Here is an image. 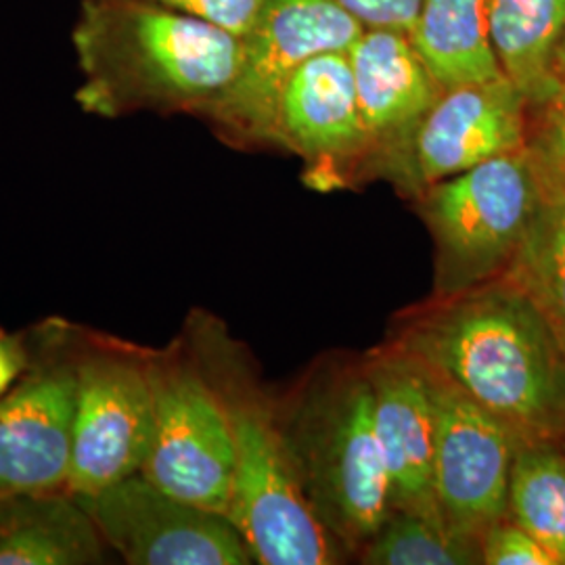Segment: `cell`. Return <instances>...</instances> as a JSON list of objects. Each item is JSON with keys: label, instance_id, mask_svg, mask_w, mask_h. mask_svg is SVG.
<instances>
[{"label": "cell", "instance_id": "obj_13", "mask_svg": "<svg viewBox=\"0 0 565 565\" xmlns=\"http://www.w3.org/2000/svg\"><path fill=\"white\" fill-rule=\"evenodd\" d=\"M375 401V431L392 511L445 525L434 484L436 425L422 363L396 343L364 364Z\"/></svg>", "mask_w": 565, "mask_h": 565}, {"label": "cell", "instance_id": "obj_19", "mask_svg": "<svg viewBox=\"0 0 565 565\" xmlns=\"http://www.w3.org/2000/svg\"><path fill=\"white\" fill-rule=\"evenodd\" d=\"M507 518L565 565L564 440L520 443L509 480Z\"/></svg>", "mask_w": 565, "mask_h": 565}, {"label": "cell", "instance_id": "obj_6", "mask_svg": "<svg viewBox=\"0 0 565 565\" xmlns=\"http://www.w3.org/2000/svg\"><path fill=\"white\" fill-rule=\"evenodd\" d=\"M74 419L67 490L90 497L141 473L153 436L147 352L74 327Z\"/></svg>", "mask_w": 565, "mask_h": 565}, {"label": "cell", "instance_id": "obj_15", "mask_svg": "<svg viewBox=\"0 0 565 565\" xmlns=\"http://www.w3.org/2000/svg\"><path fill=\"white\" fill-rule=\"evenodd\" d=\"M273 145L321 166L366 156L348 51L321 53L298 67L277 105Z\"/></svg>", "mask_w": 565, "mask_h": 565}, {"label": "cell", "instance_id": "obj_24", "mask_svg": "<svg viewBox=\"0 0 565 565\" xmlns=\"http://www.w3.org/2000/svg\"><path fill=\"white\" fill-rule=\"evenodd\" d=\"M170 9L214 21L226 30L243 36L247 28L258 18L266 0H149Z\"/></svg>", "mask_w": 565, "mask_h": 565}, {"label": "cell", "instance_id": "obj_7", "mask_svg": "<svg viewBox=\"0 0 565 565\" xmlns=\"http://www.w3.org/2000/svg\"><path fill=\"white\" fill-rule=\"evenodd\" d=\"M145 352L153 436L141 473L191 505L226 515L235 445L223 398L186 340Z\"/></svg>", "mask_w": 565, "mask_h": 565}, {"label": "cell", "instance_id": "obj_4", "mask_svg": "<svg viewBox=\"0 0 565 565\" xmlns=\"http://www.w3.org/2000/svg\"><path fill=\"white\" fill-rule=\"evenodd\" d=\"M281 425L315 515L348 553H359L392 513L364 366L310 387Z\"/></svg>", "mask_w": 565, "mask_h": 565}, {"label": "cell", "instance_id": "obj_27", "mask_svg": "<svg viewBox=\"0 0 565 565\" xmlns=\"http://www.w3.org/2000/svg\"><path fill=\"white\" fill-rule=\"evenodd\" d=\"M555 76H557V81L565 78V34L557 46V53H555Z\"/></svg>", "mask_w": 565, "mask_h": 565}, {"label": "cell", "instance_id": "obj_9", "mask_svg": "<svg viewBox=\"0 0 565 565\" xmlns=\"http://www.w3.org/2000/svg\"><path fill=\"white\" fill-rule=\"evenodd\" d=\"M422 366L434 406V484L440 515L450 532L480 543L490 525L507 518L520 440L440 371Z\"/></svg>", "mask_w": 565, "mask_h": 565}, {"label": "cell", "instance_id": "obj_18", "mask_svg": "<svg viewBox=\"0 0 565 565\" xmlns=\"http://www.w3.org/2000/svg\"><path fill=\"white\" fill-rule=\"evenodd\" d=\"M408 34L440 88L507 78L490 39L486 0H422Z\"/></svg>", "mask_w": 565, "mask_h": 565}, {"label": "cell", "instance_id": "obj_16", "mask_svg": "<svg viewBox=\"0 0 565 565\" xmlns=\"http://www.w3.org/2000/svg\"><path fill=\"white\" fill-rule=\"evenodd\" d=\"M109 545L70 490L0 499V565L105 564Z\"/></svg>", "mask_w": 565, "mask_h": 565}, {"label": "cell", "instance_id": "obj_11", "mask_svg": "<svg viewBox=\"0 0 565 565\" xmlns=\"http://www.w3.org/2000/svg\"><path fill=\"white\" fill-rule=\"evenodd\" d=\"M78 499L126 564H254L249 546L224 513L191 505L142 473Z\"/></svg>", "mask_w": 565, "mask_h": 565}, {"label": "cell", "instance_id": "obj_3", "mask_svg": "<svg viewBox=\"0 0 565 565\" xmlns=\"http://www.w3.org/2000/svg\"><path fill=\"white\" fill-rule=\"evenodd\" d=\"M189 345L228 413L235 473L226 518L249 546L254 564L329 565L343 548L315 515L282 431L281 417L216 321L191 323Z\"/></svg>", "mask_w": 565, "mask_h": 565}, {"label": "cell", "instance_id": "obj_5", "mask_svg": "<svg viewBox=\"0 0 565 565\" xmlns=\"http://www.w3.org/2000/svg\"><path fill=\"white\" fill-rule=\"evenodd\" d=\"M543 202L545 189L525 147L422 191V214L436 243L438 298L505 277Z\"/></svg>", "mask_w": 565, "mask_h": 565}, {"label": "cell", "instance_id": "obj_22", "mask_svg": "<svg viewBox=\"0 0 565 565\" xmlns=\"http://www.w3.org/2000/svg\"><path fill=\"white\" fill-rule=\"evenodd\" d=\"M525 149L545 195H565V78L557 81L545 102L527 107Z\"/></svg>", "mask_w": 565, "mask_h": 565}, {"label": "cell", "instance_id": "obj_21", "mask_svg": "<svg viewBox=\"0 0 565 565\" xmlns=\"http://www.w3.org/2000/svg\"><path fill=\"white\" fill-rule=\"evenodd\" d=\"M359 557L371 565H478L482 548L478 541L463 539L446 525L392 511Z\"/></svg>", "mask_w": 565, "mask_h": 565}, {"label": "cell", "instance_id": "obj_1", "mask_svg": "<svg viewBox=\"0 0 565 565\" xmlns=\"http://www.w3.org/2000/svg\"><path fill=\"white\" fill-rule=\"evenodd\" d=\"M396 345L459 385L520 443L565 440L564 352L507 275L440 298Z\"/></svg>", "mask_w": 565, "mask_h": 565}, {"label": "cell", "instance_id": "obj_17", "mask_svg": "<svg viewBox=\"0 0 565 565\" xmlns=\"http://www.w3.org/2000/svg\"><path fill=\"white\" fill-rule=\"evenodd\" d=\"M501 70L527 107L557 86L555 53L565 34V0H486Z\"/></svg>", "mask_w": 565, "mask_h": 565}, {"label": "cell", "instance_id": "obj_28", "mask_svg": "<svg viewBox=\"0 0 565 565\" xmlns=\"http://www.w3.org/2000/svg\"><path fill=\"white\" fill-rule=\"evenodd\" d=\"M564 445H565V440H564Z\"/></svg>", "mask_w": 565, "mask_h": 565}, {"label": "cell", "instance_id": "obj_26", "mask_svg": "<svg viewBox=\"0 0 565 565\" xmlns=\"http://www.w3.org/2000/svg\"><path fill=\"white\" fill-rule=\"evenodd\" d=\"M32 364V345L0 327V398L9 394Z\"/></svg>", "mask_w": 565, "mask_h": 565}, {"label": "cell", "instance_id": "obj_14", "mask_svg": "<svg viewBox=\"0 0 565 565\" xmlns=\"http://www.w3.org/2000/svg\"><path fill=\"white\" fill-rule=\"evenodd\" d=\"M348 60L359 95L366 156L380 151L387 162L443 88L404 30L364 28L348 49Z\"/></svg>", "mask_w": 565, "mask_h": 565}, {"label": "cell", "instance_id": "obj_23", "mask_svg": "<svg viewBox=\"0 0 565 565\" xmlns=\"http://www.w3.org/2000/svg\"><path fill=\"white\" fill-rule=\"evenodd\" d=\"M482 564L488 565H557L553 555L522 525L511 518L490 525L480 539Z\"/></svg>", "mask_w": 565, "mask_h": 565}, {"label": "cell", "instance_id": "obj_20", "mask_svg": "<svg viewBox=\"0 0 565 565\" xmlns=\"http://www.w3.org/2000/svg\"><path fill=\"white\" fill-rule=\"evenodd\" d=\"M507 277L539 306L565 356V195H545Z\"/></svg>", "mask_w": 565, "mask_h": 565}, {"label": "cell", "instance_id": "obj_12", "mask_svg": "<svg viewBox=\"0 0 565 565\" xmlns=\"http://www.w3.org/2000/svg\"><path fill=\"white\" fill-rule=\"evenodd\" d=\"M527 103L507 81L443 88L403 147L390 158L408 186L425 191L478 163L524 149Z\"/></svg>", "mask_w": 565, "mask_h": 565}, {"label": "cell", "instance_id": "obj_8", "mask_svg": "<svg viewBox=\"0 0 565 565\" xmlns=\"http://www.w3.org/2000/svg\"><path fill=\"white\" fill-rule=\"evenodd\" d=\"M364 25L333 0H266L243 34L235 81L212 103L203 120L231 145H273L282 90L306 61L348 51Z\"/></svg>", "mask_w": 565, "mask_h": 565}, {"label": "cell", "instance_id": "obj_10", "mask_svg": "<svg viewBox=\"0 0 565 565\" xmlns=\"http://www.w3.org/2000/svg\"><path fill=\"white\" fill-rule=\"evenodd\" d=\"M74 392V327L51 321L28 373L0 398V499L67 490Z\"/></svg>", "mask_w": 565, "mask_h": 565}, {"label": "cell", "instance_id": "obj_2", "mask_svg": "<svg viewBox=\"0 0 565 565\" xmlns=\"http://www.w3.org/2000/svg\"><path fill=\"white\" fill-rule=\"evenodd\" d=\"M76 103L116 120L139 111L202 118L235 81L239 34L149 0H82L72 28Z\"/></svg>", "mask_w": 565, "mask_h": 565}, {"label": "cell", "instance_id": "obj_25", "mask_svg": "<svg viewBox=\"0 0 565 565\" xmlns=\"http://www.w3.org/2000/svg\"><path fill=\"white\" fill-rule=\"evenodd\" d=\"M364 28H394L411 32L422 0H333Z\"/></svg>", "mask_w": 565, "mask_h": 565}]
</instances>
